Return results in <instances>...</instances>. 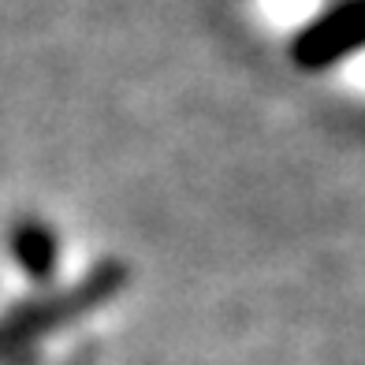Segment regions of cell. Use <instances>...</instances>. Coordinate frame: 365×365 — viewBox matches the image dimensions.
Segmentation results:
<instances>
[{"mask_svg":"<svg viewBox=\"0 0 365 365\" xmlns=\"http://www.w3.org/2000/svg\"><path fill=\"white\" fill-rule=\"evenodd\" d=\"M8 246H11V257L23 264V272L34 279V284H53L56 261H60V242H56V231L45 220H38V217L15 220Z\"/></svg>","mask_w":365,"mask_h":365,"instance_id":"3","label":"cell"},{"mask_svg":"<svg viewBox=\"0 0 365 365\" xmlns=\"http://www.w3.org/2000/svg\"><path fill=\"white\" fill-rule=\"evenodd\" d=\"M123 284H127V264L123 261H101L71 291L48 294V298H38V302L11 309L0 321V361L4 365H34V343L41 336L63 328L68 321L82 317V313L97 309L108 298H115V291Z\"/></svg>","mask_w":365,"mask_h":365,"instance_id":"1","label":"cell"},{"mask_svg":"<svg viewBox=\"0 0 365 365\" xmlns=\"http://www.w3.org/2000/svg\"><path fill=\"white\" fill-rule=\"evenodd\" d=\"M358 48H365V0H343L291 41V60L306 71H324Z\"/></svg>","mask_w":365,"mask_h":365,"instance_id":"2","label":"cell"},{"mask_svg":"<svg viewBox=\"0 0 365 365\" xmlns=\"http://www.w3.org/2000/svg\"><path fill=\"white\" fill-rule=\"evenodd\" d=\"M93 358H97V346H93V343H86V346H82V351H78L68 365H93Z\"/></svg>","mask_w":365,"mask_h":365,"instance_id":"4","label":"cell"}]
</instances>
